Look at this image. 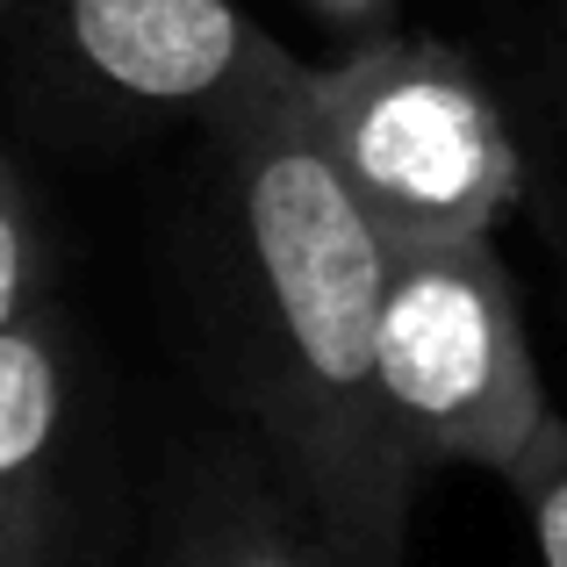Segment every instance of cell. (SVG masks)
I'll return each mask as SVG.
<instances>
[{
	"label": "cell",
	"mask_w": 567,
	"mask_h": 567,
	"mask_svg": "<svg viewBox=\"0 0 567 567\" xmlns=\"http://www.w3.org/2000/svg\"><path fill=\"white\" fill-rule=\"evenodd\" d=\"M388 237L331 166L309 65L280 51L202 130L166 223L181 346L352 567L410 560L416 460L381 402Z\"/></svg>",
	"instance_id": "6da1fadb"
},
{
	"label": "cell",
	"mask_w": 567,
	"mask_h": 567,
	"mask_svg": "<svg viewBox=\"0 0 567 567\" xmlns=\"http://www.w3.org/2000/svg\"><path fill=\"white\" fill-rule=\"evenodd\" d=\"M309 109L381 237H496L525 202L511 101L445 37L388 29L309 65Z\"/></svg>",
	"instance_id": "7a4b0ae2"
},
{
	"label": "cell",
	"mask_w": 567,
	"mask_h": 567,
	"mask_svg": "<svg viewBox=\"0 0 567 567\" xmlns=\"http://www.w3.org/2000/svg\"><path fill=\"white\" fill-rule=\"evenodd\" d=\"M381 402L416 474H511L554 424L511 266L488 237H388L381 259Z\"/></svg>",
	"instance_id": "3957f363"
},
{
	"label": "cell",
	"mask_w": 567,
	"mask_h": 567,
	"mask_svg": "<svg viewBox=\"0 0 567 567\" xmlns=\"http://www.w3.org/2000/svg\"><path fill=\"white\" fill-rule=\"evenodd\" d=\"M280 51L237 0H14L0 86L37 137L130 144L202 130Z\"/></svg>",
	"instance_id": "277c9868"
},
{
	"label": "cell",
	"mask_w": 567,
	"mask_h": 567,
	"mask_svg": "<svg viewBox=\"0 0 567 567\" xmlns=\"http://www.w3.org/2000/svg\"><path fill=\"white\" fill-rule=\"evenodd\" d=\"M94 388L65 302L0 331V567H101Z\"/></svg>",
	"instance_id": "5b68a950"
},
{
	"label": "cell",
	"mask_w": 567,
	"mask_h": 567,
	"mask_svg": "<svg viewBox=\"0 0 567 567\" xmlns=\"http://www.w3.org/2000/svg\"><path fill=\"white\" fill-rule=\"evenodd\" d=\"M130 567H352V554L245 431H202L158 467Z\"/></svg>",
	"instance_id": "8992f818"
},
{
	"label": "cell",
	"mask_w": 567,
	"mask_h": 567,
	"mask_svg": "<svg viewBox=\"0 0 567 567\" xmlns=\"http://www.w3.org/2000/svg\"><path fill=\"white\" fill-rule=\"evenodd\" d=\"M503 101L517 123V152H525V216L539 223L567 295V0H546Z\"/></svg>",
	"instance_id": "52a82bcc"
},
{
	"label": "cell",
	"mask_w": 567,
	"mask_h": 567,
	"mask_svg": "<svg viewBox=\"0 0 567 567\" xmlns=\"http://www.w3.org/2000/svg\"><path fill=\"white\" fill-rule=\"evenodd\" d=\"M51 280H58V251H51V230H43V208L29 194L22 166L8 158L0 144V331L29 317V309L51 302Z\"/></svg>",
	"instance_id": "ba28073f"
},
{
	"label": "cell",
	"mask_w": 567,
	"mask_h": 567,
	"mask_svg": "<svg viewBox=\"0 0 567 567\" xmlns=\"http://www.w3.org/2000/svg\"><path fill=\"white\" fill-rule=\"evenodd\" d=\"M511 496L525 503V525L532 546H539V567H567V416L546 424V439L517 460L511 474Z\"/></svg>",
	"instance_id": "9c48e42d"
},
{
	"label": "cell",
	"mask_w": 567,
	"mask_h": 567,
	"mask_svg": "<svg viewBox=\"0 0 567 567\" xmlns=\"http://www.w3.org/2000/svg\"><path fill=\"white\" fill-rule=\"evenodd\" d=\"M317 22H331V29H346L352 43H367V37H388L395 29V0H302Z\"/></svg>",
	"instance_id": "30bf717a"
},
{
	"label": "cell",
	"mask_w": 567,
	"mask_h": 567,
	"mask_svg": "<svg viewBox=\"0 0 567 567\" xmlns=\"http://www.w3.org/2000/svg\"><path fill=\"white\" fill-rule=\"evenodd\" d=\"M8 14H14V0H0V29H8Z\"/></svg>",
	"instance_id": "8fae6325"
}]
</instances>
